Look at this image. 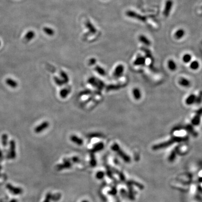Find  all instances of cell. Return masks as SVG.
Returning <instances> with one entry per match:
<instances>
[{"instance_id": "obj_1", "label": "cell", "mask_w": 202, "mask_h": 202, "mask_svg": "<svg viewBox=\"0 0 202 202\" xmlns=\"http://www.w3.org/2000/svg\"><path fill=\"white\" fill-rule=\"evenodd\" d=\"M183 138H173L172 139L166 142H164L163 143H161V144L156 145H154L153 147V149L154 150H157V149H162V148H164L165 147H167V146H168L172 144V143L174 142H176V141H180L182 140Z\"/></svg>"}, {"instance_id": "obj_2", "label": "cell", "mask_w": 202, "mask_h": 202, "mask_svg": "<svg viewBox=\"0 0 202 202\" xmlns=\"http://www.w3.org/2000/svg\"><path fill=\"white\" fill-rule=\"evenodd\" d=\"M112 149L114 150V151L116 152L117 153V154H119L126 162H129L130 161V158L128 156L127 154H125V153L120 149L119 145L117 144L114 143L112 146Z\"/></svg>"}, {"instance_id": "obj_3", "label": "cell", "mask_w": 202, "mask_h": 202, "mask_svg": "<svg viewBox=\"0 0 202 202\" xmlns=\"http://www.w3.org/2000/svg\"><path fill=\"white\" fill-rule=\"evenodd\" d=\"M6 187L8 191L11 192L14 195H20L23 193V190L20 188L13 186L10 183H7L6 185Z\"/></svg>"}, {"instance_id": "obj_4", "label": "cell", "mask_w": 202, "mask_h": 202, "mask_svg": "<svg viewBox=\"0 0 202 202\" xmlns=\"http://www.w3.org/2000/svg\"><path fill=\"white\" fill-rule=\"evenodd\" d=\"M10 152L8 153L7 158L9 159H15L16 157V151H15V148H16V145L14 140H11L10 142Z\"/></svg>"}, {"instance_id": "obj_5", "label": "cell", "mask_w": 202, "mask_h": 202, "mask_svg": "<svg viewBox=\"0 0 202 202\" xmlns=\"http://www.w3.org/2000/svg\"><path fill=\"white\" fill-rule=\"evenodd\" d=\"M49 122L47 121H44V122H42L41 124L39 125L36 127L34 129V132L36 133H40L43 131L44 130H45L49 126Z\"/></svg>"}, {"instance_id": "obj_6", "label": "cell", "mask_w": 202, "mask_h": 202, "mask_svg": "<svg viewBox=\"0 0 202 202\" xmlns=\"http://www.w3.org/2000/svg\"><path fill=\"white\" fill-rule=\"evenodd\" d=\"M71 163L69 160L64 159L63 163L57 165L56 169L57 170H58V171H60V170L65 169V168H70V167H71Z\"/></svg>"}, {"instance_id": "obj_7", "label": "cell", "mask_w": 202, "mask_h": 202, "mask_svg": "<svg viewBox=\"0 0 202 202\" xmlns=\"http://www.w3.org/2000/svg\"><path fill=\"white\" fill-rule=\"evenodd\" d=\"M124 71V67L122 65H119L114 70V75L115 77H119L122 75Z\"/></svg>"}, {"instance_id": "obj_8", "label": "cell", "mask_w": 202, "mask_h": 202, "mask_svg": "<svg viewBox=\"0 0 202 202\" xmlns=\"http://www.w3.org/2000/svg\"><path fill=\"white\" fill-rule=\"evenodd\" d=\"M70 140L72 142L78 145H82L83 144V140L81 138L77 137L75 135H72L70 136Z\"/></svg>"}, {"instance_id": "obj_9", "label": "cell", "mask_w": 202, "mask_h": 202, "mask_svg": "<svg viewBox=\"0 0 202 202\" xmlns=\"http://www.w3.org/2000/svg\"><path fill=\"white\" fill-rule=\"evenodd\" d=\"M178 83L182 87H189L190 85V81L184 77H181L178 81Z\"/></svg>"}, {"instance_id": "obj_10", "label": "cell", "mask_w": 202, "mask_h": 202, "mask_svg": "<svg viewBox=\"0 0 202 202\" xmlns=\"http://www.w3.org/2000/svg\"><path fill=\"white\" fill-rule=\"evenodd\" d=\"M195 101H196V96L194 94H191L187 98L185 102L188 105H191L195 102Z\"/></svg>"}, {"instance_id": "obj_11", "label": "cell", "mask_w": 202, "mask_h": 202, "mask_svg": "<svg viewBox=\"0 0 202 202\" xmlns=\"http://www.w3.org/2000/svg\"><path fill=\"white\" fill-rule=\"evenodd\" d=\"M133 94L134 98L136 99V100H139V99H140L141 97V93L140 89L137 88H135L133 89Z\"/></svg>"}, {"instance_id": "obj_12", "label": "cell", "mask_w": 202, "mask_h": 202, "mask_svg": "<svg viewBox=\"0 0 202 202\" xmlns=\"http://www.w3.org/2000/svg\"><path fill=\"white\" fill-rule=\"evenodd\" d=\"M145 62V59L142 56L138 57L134 61V65H144Z\"/></svg>"}, {"instance_id": "obj_13", "label": "cell", "mask_w": 202, "mask_h": 202, "mask_svg": "<svg viewBox=\"0 0 202 202\" xmlns=\"http://www.w3.org/2000/svg\"><path fill=\"white\" fill-rule=\"evenodd\" d=\"M6 82L8 86H10V87L11 88H15L18 87V83H17L15 80H13L12 79H7L6 80Z\"/></svg>"}, {"instance_id": "obj_14", "label": "cell", "mask_w": 202, "mask_h": 202, "mask_svg": "<svg viewBox=\"0 0 202 202\" xmlns=\"http://www.w3.org/2000/svg\"><path fill=\"white\" fill-rule=\"evenodd\" d=\"M200 122V116L196 114L194 117H193L191 120V123L194 126H198L199 125Z\"/></svg>"}, {"instance_id": "obj_15", "label": "cell", "mask_w": 202, "mask_h": 202, "mask_svg": "<svg viewBox=\"0 0 202 202\" xmlns=\"http://www.w3.org/2000/svg\"><path fill=\"white\" fill-rule=\"evenodd\" d=\"M168 67L170 70L174 71L176 69L177 66L174 61L172 60H170L168 61Z\"/></svg>"}, {"instance_id": "obj_16", "label": "cell", "mask_w": 202, "mask_h": 202, "mask_svg": "<svg viewBox=\"0 0 202 202\" xmlns=\"http://www.w3.org/2000/svg\"><path fill=\"white\" fill-rule=\"evenodd\" d=\"M70 92V89H67V88L62 89V90L60 91V93L61 97L62 98H65L68 95V94H69V93Z\"/></svg>"}, {"instance_id": "obj_17", "label": "cell", "mask_w": 202, "mask_h": 202, "mask_svg": "<svg viewBox=\"0 0 202 202\" xmlns=\"http://www.w3.org/2000/svg\"><path fill=\"white\" fill-rule=\"evenodd\" d=\"M190 67L192 70H196L199 67V63L197 61H194L191 62V63H190Z\"/></svg>"}, {"instance_id": "obj_18", "label": "cell", "mask_w": 202, "mask_h": 202, "mask_svg": "<svg viewBox=\"0 0 202 202\" xmlns=\"http://www.w3.org/2000/svg\"><path fill=\"white\" fill-rule=\"evenodd\" d=\"M103 147H104V144H103L102 143H98V144H97L95 146H94L93 149V151L95 152V151H100V150L102 149Z\"/></svg>"}, {"instance_id": "obj_19", "label": "cell", "mask_w": 202, "mask_h": 202, "mask_svg": "<svg viewBox=\"0 0 202 202\" xmlns=\"http://www.w3.org/2000/svg\"><path fill=\"white\" fill-rule=\"evenodd\" d=\"M7 139L8 136L7 135L4 134L2 136V144L3 146H6L7 145Z\"/></svg>"}, {"instance_id": "obj_20", "label": "cell", "mask_w": 202, "mask_h": 202, "mask_svg": "<svg viewBox=\"0 0 202 202\" xmlns=\"http://www.w3.org/2000/svg\"><path fill=\"white\" fill-rule=\"evenodd\" d=\"M191 60V56L189 54H186V55H183V61L185 63H188Z\"/></svg>"}, {"instance_id": "obj_21", "label": "cell", "mask_w": 202, "mask_h": 202, "mask_svg": "<svg viewBox=\"0 0 202 202\" xmlns=\"http://www.w3.org/2000/svg\"><path fill=\"white\" fill-rule=\"evenodd\" d=\"M95 69V70L97 71L98 73L100 74V75H106L105 70H104L103 68H102V67H101V66H97Z\"/></svg>"}, {"instance_id": "obj_22", "label": "cell", "mask_w": 202, "mask_h": 202, "mask_svg": "<svg viewBox=\"0 0 202 202\" xmlns=\"http://www.w3.org/2000/svg\"><path fill=\"white\" fill-rule=\"evenodd\" d=\"M61 77H62V79H63V82H64V84L65 83H67V82H69V77L67 76V74L65 73L64 71H61Z\"/></svg>"}, {"instance_id": "obj_23", "label": "cell", "mask_w": 202, "mask_h": 202, "mask_svg": "<svg viewBox=\"0 0 202 202\" xmlns=\"http://www.w3.org/2000/svg\"><path fill=\"white\" fill-rule=\"evenodd\" d=\"M61 197V195L60 193H57L56 194L52 195V200L54 202H57L60 199Z\"/></svg>"}, {"instance_id": "obj_24", "label": "cell", "mask_w": 202, "mask_h": 202, "mask_svg": "<svg viewBox=\"0 0 202 202\" xmlns=\"http://www.w3.org/2000/svg\"><path fill=\"white\" fill-rule=\"evenodd\" d=\"M183 34H184V32L183 30H178L175 34V37H176V38L180 39L183 37Z\"/></svg>"}, {"instance_id": "obj_25", "label": "cell", "mask_w": 202, "mask_h": 202, "mask_svg": "<svg viewBox=\"0 0 202 202\" xmlns=\"http://www.w3.org/2000/svg\"><path fill=\"white\" fill-rule=\"evenodd\" d=\"M52 195L50 193H48L47 194L46 196H45V199L44 200L43 202H50L52 200Z\"/></svg>"}, {"instance_id": "obj_26", "label": "cell", "mask_w": 202, "mask_h": 202, "mask_svg": "<svg viewBox=\"0 0 202 202\" xmlns=\"http://www.w3.org/2000/svg\"><path fill=\"white\" fill-rule=\"evenodd\" d=\"M202 101V92H200L198 96L196 97V101L195 102L197 103V104H200Z\"/></svg>"}, {"instance_id": "obj_27", "label": "cell", "mask_w": 202, "mask_h": 202, "mask_svg": "<svg viewBox=\"0 0 202 202\" xmlns=\"http://www.w3.org/2000/svg\"><path fill=\"white\" fill-rule=\"evenodd\" d=\"M54 80H55V82L56 83L57 85L59 86H62L64 84L63 80H61L60 79H58V77H54Z\"/></svg>"}, {"instance_id": "obj_28", "label": "cell", "mask_w": 202, "mask_h": 202, "mask_svg": "<svg viewBox=\"0 0 202 202\" xmlns=\"http://www.w3.org/2000/svg\"><path fill=\"white\" fill-rule=\"evenodd\" d=\"M140 39L141 41L143 42L144 44H145L146 45H149L150 42H149V40H148L146 38H145L144 37H140Z\"/></svg>"}, {"instance_id": "obj_29", "label": "cell", "mask_w": 202, "mask_h": 202, "mask_svg": "<svg viewBox=\"0 0 202 202\" xmlns=\"http://www.w3.org/2000/svg\"><path fill=\"white\" fill-rule=\"evenodd\" d=\"M97 177L99 179H101V178H102L104 176V173L102 172H98L97 173Z\"/></svg>"}, {"instance_id": "obj_30", "label": "cell", "mask_w": 202, "mask_h": 202, "mask_svg": "<svg viewBox=\"0 0 202 202\" xmlns=\"http://www.w3.org/2000/svg\"><path fill=\"white\" fill-rule=\"evenodd\" d=\"M186 129H187V130L189 131L190 133H193V134H194V129H193V127H192L191 126L188 125V126H187Z\"/></svg>"}, {"instance_id": "obj_31", "label": "cell", "mask_w": 202, "mask_h": 202, "mask_svg": "<svg viewBox=\"0 0 202 202\" xmlns=\"http://www.w3.org/2000/svg\"><path fill=\"white\" fill-rule=\"evenodd\" d=\"M33 36H34L33 34V33H29L28 35H27V36H26V39H28V40H29V39H32V38H33Z\"/></svg>"}, {"instance_id": "obj_32", "label": "cell", "mask_w": 202, "mask_h": 202, "mask_svg": "<svg viewBox=\"0 0 202 202\" xmlns=\"http://www.w3.org/2000/svg\"><path fill=\"white\" fill-rule=\"evenodd\" d=\"M95 58H92V59H90V61H89V63H90V65H94V64L95 63Z\"/></svg>"}, {"instance_id": "obj_33", "label": "cell", "mask_w": 202, "mask_h": 202, "mask_svg": "<svg viewBox=\"0 0 202 202\" xmlns=\"http://www.w3.org/2000/svg\"><path fill=\"white\" fill-rule=\"evenodd\" d=\"M196 114H198V115H202V108H200L199 109H198V111H197L196 112Z\"/></svg>"}, {"instance_id": "obj_34", "label": "cell", "mask_w": 202, "mask_h": 202, "mask_svg": "<svg viewBox=\"0 0 202 202\" xmlns=\"http://www.w3.org/2000/svg\"><path fill=\"white\" fill-rule=\"evenodd\" d=\"M3 158V154H2V152L1 150H0V162L1 161V160Z\"/></svg>"}, {"instance_id": "obj_35", "label": "cell", "mask_w": 202, "mask_h": 202, "mask_svg": "<svg viewBox=\"0 0 202 202\" xmlns=\"http://www.w3.org/2000/svg\"><path fill=\"white\" fill-rule=\"evenodd\" d=\"M9 202H18V200H17L16 199H13L10 200Z\"/></svg>"}, {"instance_id": "obj_36", "label": "cell", "mask_w": 202, "mask_h": 202, "mask_svg": "<svg viewBox=\"0 0 202 202\" xmlns=\"http://www.w3.org/2000/svg\"><path fill=\"white\" fill-rule=\"evenodd\" d=\"M82 202H88V201H87V200H82Z\"/></svg>"}]
</instances>
